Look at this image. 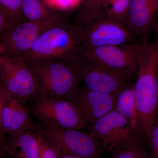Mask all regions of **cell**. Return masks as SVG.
Wrapping results in <instances>:
<instances>
[{
  "instance_id": "cell-1",
  "label": "cell",
  "mask_w": 158,
  "mask_h": 158,
  "mask_svg": "<svg viewBox=\"0 0 158 158\" xmlns=\"http://www.w3.org/2000/svg\"><path fill=\"white\" fill-rule=\"evenodd\" d=\"M81 43L80 29L66 19L44 31L19 57L27 62L52 59L70 62L78 57Z\"/></svg>"
},
{
  "instance_id": "cell-2",
  "label": "cell",
  "mask_w": 158,
  "mask_h": 158,
  "mask_svg": "<svg viewBox=\"0 0 158 158\" xmlns=\"http://www.w3.org/2000/svg\"><path fill=\"white\" fill-rule=\"evenodd\" d=\"M81 33V48L119 45L135 42L126 26L110 19L102 7L74 18Z\"/></svg>"
},
{
  "instance_id": "cell-3",
  "label": "cell",
  "mask_w": 158,
  "mask_h": 158,
  "mask_svg": "<svg viewBox=\"0 0 158 158\" xmlns=\"http://www.w3.org/2000/svg\"><path fill=\"white\" fill-rule=\"evenodd\" d=\"M141 44L131 43L119 45L80 48L78 57L87 62L115 73L125 81L137 76Z\"/></svg>"
},
{
  "instance_id": "cell-4",
  "label": "cell",
  "mask_w": 158,
  "mask_h": 158,
  "mask_svg": "<svg viewBox=\"0 0 158 158\" xmlns=\"http://www.w3.org/2000/svg\"><path fill=\"white\" fill-rule=\"evenodd\" d=\"M27 62L37 79L42 94L66 99L80 87L79 77L67 61L52 59Z\"/></svg>"
},
{
  "instance_id": "cell-5",
  "label": "cell",
  "mask_w": 158,
  "mask_h": 158,
  "mask_svg": "<svg viewBox=\"0 0 158 158\" xmlns=\"http://www.w3.org/2000/svg\"><path fill=\"white\" fill-rule=\"evenodd\" d=\"M158 69L153 66H145L138 70L135 84V108L131 129L149 138L156 119L158 100L156 80Z\"/></svg>"
},
{
  "instance_id": "cell-6",
  "label": "cell",
  "mask_w": 158,
  "mask_h": 158,
  "mask_svg": "<svg viewBox=\"0 0 158 158\" xmlns=\"http://www.w3.org/2000/svg\"><path fill=\"white\" fill-rule=\"evenodd\" d=\"M34 131L50 143L60 154L82 158H100L101 144L90 134L39 122Z\"/></svg>"
},
{
  "instance_id": "cell-7",
  "label": "cell",
  "mask_w": 158,
  "mask_h": 158,
  "mask_svg": "<svg viewBox=\"0 0 158 158\" xmlns=\"http://www.w3.org/2000/svg\"><path fill=\"white\" fill-rule=\"evenodd\" d=\"M0 81L6 94L26 102L42 94L34 72L20 57H0Z\"/></svg>"
},
{
  "instance_id": "cell-8",
  "label": "cell",
  "mask_w": 158,
  "mask_h": 158,
  "mask_svg": "<svg viewBox=\"0 0 158 158\" xmlns=\"http://www.w3.org/2000/svg\"><path fill=\"white\" fill-rule=\"evenodd\" d=\"M29 103L30 113L40 122L68 129L86 127L76 106L67 100L41 94Z\"/></svg>"
},
{
  "instance_id": "cell-9",
  "label": "cell",
  "mask_w": 158,
  "mask_h": 158,
  "mask_svg": "<svg viewBox=\"0 0 158 158\" xmlns=\"http://www.w3.org/2000/svg\"><path fill=\"white\" fill-rule=\"evenodd\" d=\"M67 19L64 14L38 22L24 21L12 26L0 37L2 56L19 57L29 50L40 36Z\"/></svg>"
},
{
  "instance_id": "cell-10",
  "label": "cell",
  "mask_w": 158,
  "mask_h": 158,
  "mask_svg": "<svg viewBox=\"0 0 158 158\" xmlns=\"http://www.w3.org/2000/svg\"><path fill=\"white\" fill-rule=\"evenodd\" d=\"M69 62L76 72L80 82L90 90L116 96L127 83L115 73L80 57Z\"/></svg>"
},
{
  "instance_id": "cell-11",
  "label": "cell",
  "mask_w": 158,
  "mask_h": 158,
  "mask_svg": "<svg viewBox=\"0 0 158 158\" xmlns=\"http://www.w3.org/2000/svg\"><path fill=\"white\" fill-rule=\"evenodd\" d=\"M66 100L76 106L85 126L90 127L100 118L115 109V95L90 90L84 86L79 87Z\"/></svg>"
},
{
  "instance_id": "cell-12",
  "label": "cell",
  "mask_w": 158,
  "mask_h": 158,
  "mask_svg": "<svg viewBox=\"0 0 158 158\" xmlns=\"http://www.w3.org/2000/svg\"><path fill=\"white\" fill-rule=\"evenodd\" d=\"M131 130L127 119L114 110L95 122L90 127L89 134L111 151Z\"/></svg>"
},
{
  "instance_id": "cell-13",
  "label": "cell",
  "mask_w": 158,
  "mask_h": 158,
  "mask_svg": "<svg viewBox=\"0 0 158 158\" xmlns=\"http://www.w3.org/2000/svg\"><path fill=\"white\" fill-rule=\"evenodd\" d=\"M26 102L4 93L2 127L6 137L35 130L36 124L31 118Z\"/></svg>"
},
{
  "instance_id": "cell-14",
  "label": "cell",
  "mask_w": 158,
  "mask_h": 158,
  "mask_svg": "<svg viewBox=\"0 0 158 158\" xmlns=\"http://www.w3.org/2000/svg\"><path fill=\"white\" fill-rule=\"evenodd\" d=\"M158 12V0H131L126 26L133 37L144 36L152 30Z\"/></svg>"
},
{
  "instance_id": "cell-15",
  "label": "cell",
  "mask_w": 158,
  "mask_h": 158,
  "mask_svg": "<svg viewBox=\"0 0 158 158\" xmlns=\"http://www.w3.org/2000/svg\"><path fill=\"white\" fill-rule=\"evenodd\" d=\"M5 158H39V149L34 131L6 137Z\"/></svg>"
},
{
  "instance_id": "cell-16",
  "label": "cell",
  "mask_w": 158,
  "mask_h": 158,
  "mask_svg": "<svg viewBox=\"0 0 158 158\" xmlns=\"http://www.w3.org/2000/svg\"><path fill=\"white\" fill-rule=\"evenodd\" d=\"M144 136L131 129L111 151L113 158H149Z\"/></svg>"
},
{
  "instance_id": "cell-17",
  "label": "cell",
  "mask_w": 158,
  "mask_h": 158,
  "mask_svg": "<svg viewBox=\"0 0 158 158\" xmlns=\"http://www.w3.org/2000/svg\"><path fill=\"white\" fill-rule=\"evenodd\" d=\"M135 108V84L126 83L116 96L115 109L121 116L127 119L131 127L132 124Z\"/></svg>"
},
{
  "instance_id": "cell-18",
  "label": "cell",
  "mask_w": 158,
  "mask_h": 158,
  "mask_svg": "<svg viewBox=\"0 0 158 158\" xmlns=\"http://www.w3.org/2000/svg\"><path fill=\"white\" fill-rule=\"evenodd\" d=\"M22 12L25 20L32 22L41 21L63 14L52 11L43 0H23Z\"/></svg>"
},
{
  "instance_id": "cell-19",
  "label": "cell",
  "mask_w": 158,
  "mask_h": 158,
  "mask_svg": "<svg viewBox=\"0 0 158 158\" xmlns=\"http://www.w3.org/2000/svg\"><path fill=\"white\" fill-rule=\"evenodd\" d=\"M131 0H101L103 11L110 19L126 26Z\"/></svg>"
},
{
  "instance_id": "cell-20",
  "label": "cell",
  "mask_w": 158,
  "mask_h": 158,
  "mask_svg": "<svg viewBox=\"0 0 158 158\" xmlns=\"http://www.w3.org/2000/svg\"><path fill=\"white\" fill-rule=\"evenodd\" d=\"M23 0H0V10L15 23L24 21L22 12Z\"/></svg>"
},
{
  "instance_id": "cell-21",
  "label": "cell",
  "mask_w": 158,
  "mask_h": 158,
  "mask_svg": "<svg viewBox=\"0 0 158 158\" xmlns=\"http://www.w3.org/2000/svg\"><path fill=\"white\" fill-rule=\"evenodd\" d=\"M47 6L54 12L63 14L77 8L84 0H43Z\"/></svg>"
},
{
  "instance_id": "cell-22",
  "label": "cell",
  "mask_w": 158,
  "mask_h": 158,
  "mask_svg": "<svg viewBox=\"0 0 158 158\" xmlns=\"http://www.w3.org/2000/svg\"><path fill=\"white\" fill-rule=\"evenodd\" d=\"M34 132L39 146V158H59V152L45 139Z\"/></svg>"
},
{
  "instance_id": "cell-23",
  "label": "cell",
  "mask_w": 158,
  "mask_h": 158,
  "mask_svg": "<svg viewBox=\"0 0 158 158\" xmlns=\"http://www.w3.org/2000/svg\"><path fill=\"white\" fill-rule=\"evenodd\" d=\"M147 141L152 151L153 157L158 158V118L156 119Z\"/></svg>"
},
{
  "instance_id": "cell-24",
  "label": "cell",
  "mask_w": 158,
  "mask_h": 158,
  "mask_svg": "<svg viewBox=\"0 0 158 158\" xmlns=\"http://www.w3.org/2000/svg\"><path fill=\"white\" fill-rule=\"evenodd\" d=\"M15 24L0 10V37Z\"/></svg>"
},
{
  "instance_id": "cell-25",
  "label": "cell",
  "mask_w": 158,
  "mask_h": 158,
  "mask_svg": "<svg viewBox=\"0 0 158 158\" xmlns=\"http://www.w3.org/2000/svg\"><path fill=\"white\" fill-rule=\"evenodd\" d=\"M4 100V90L0 81V141L6 142V137L3 132L2 127V113Z\"/></svg>"
},
{
  "instance_id": "cell-26",
  "label": "cell",
  "mask_w": 158,
  "mask_h": 158,
  "mask_svg": "<svg viewBox=\"0 0 158 158\" xmlns=\"http://www.w3.org/2000/svg\"><path fill=\"white\" fill-rule=\"evenodd\" d=\"M6 142L0 141V158H5Z\"/></svg>"
},
{
  "instance_id": "cell-27",
  "label": "cell",
  "mask_w": 158,
  "mask_h": 158,
  "mask_svg": "<svg viewBox=\"0 0 158 158\" xmlns=\"http://www.w3.org/2000/svg\"><path fill=\"white\" fill-rule=\"evenodd\" d=\"M101 0H84L83 2L87 5H94L100 4ZM101 5V4H100Z\"/></svg>"
},
{
  "instance_id": "cell-28",
  "label": "cell",
  "mask_w": 158,
  "mask_h": 158,
  "mask_svg": "<svg viewBox=\"0 0 158 158\" xmlns=\"http://www.w3.org/2000/svg\"><path fill=\"white\" fill-rule=\"evenodd\" d=\"M59 158H82L74 156L66 155L60 154Z\"/></svg>"
},
{
  "instance_id": "cell-29",
  "label": "cell",
  "mask_w": 158,
  "mask_h": 158,
  "mask_svg": "<svg viewBox=\"0 0 158 158\" xmlns=\"http://www.w3.org/2000/svg\"><path fill=\"white\" fill-rule=\"evenodd\" d=\"M156 89L157 94L158 100V71L157 73L156 77Z\"/></svg>"
},
{
  "instance_id": "cell-30",
  "label": "cell",
  "mask_w": 158,
  "mask_h": 158,
  "mask_svg": "<svg viewBox=\"0 0 158 158\" xmlns=\"http://www.w3.org/2000/svg\"><path fill=\"white\" fill-rule=\"evenodd\" d=\"M2 48L0 47V57L2 56Z\"/></svg>"
},
{
  "instance_id": "cell-31",
  "label": "cell",
  "mask_w": 158,
  "mask_h": 158,
  "mask_svg": "<svg viewBox=\"0 0 158 158\" xmlns=\"http://www.w3.org/2000/svg\"><path fill=\"white\" fill-rule=\"evenodd\" d=\"M156 42L157 45V46H158V34L157 35V40H156Z\"/></svg>"
}]
</instances>
